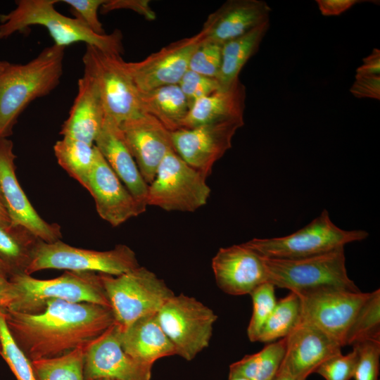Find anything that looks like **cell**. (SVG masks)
Here are the masks:
<instances>
[{"label":"cell","mask_w":380,"mask_h":380,"mask_svg":"<svg viewBox=\"0 0 380 380\" xmlns=\"http://www.w3.org/2000/svg\"><path fill=\"white\" fill-rule=\"evenodd\" d=\"M39 241L23 227L0 226V270L9 278L26 274Z\"/></svg>","instance_id":"obj_27"},{"label":"cell","mask_w":380,"mask_h":380,"mask_svg":"<svg viewBox=\"0 0 380 380\" xmlns=\"http://www.w3.org/2000/svg\"><path fill=\"white\" fill-rule=\"evenodd\" d=\"M94 145L132 195L146 208L148 184L141 176L119 125L104 120Z\"/></svg>","instance_id":"obj_23"},{"label":"cell","mask_w":380,"mask_h":380,"mask_svg":"<svg viewBox=\"0 0 380 380\" xmlns=\"http://www.w3.org/2000/svg\"><path fill=\"white\" fill-rule=\"evenodd\" d=\"M105 119L99 91L94 80L84 73L78 80L77 94L60 134L94 145Z\"/></svg>","instance_id":"obj_22"},{"label":"cell","mask_w":380,"mask_h":380,"mask_svg":"<svg viewBox=\"0 0 380 380\" xmlns=\"http://www.w3.org/2000/svg\"><path fill=\"white\" fill-rule=\"evenodd\" d=\"M178 85L187 99L190 107L198 99L221 88L217 78L207 77L190 70L184 73Z\"/></svg>","instance_id":"obj_39"},{"label":"cell","mask_w":380,"mask_h":380,"mask_svg":"<svg viewBox=\"0 0 380 380\" xmlns=\"http://www.w3.org/2000/svg\"><path fill=\"white\" fill-rule=\"evenodd\" d=\"M355 75H380V51L374 49L372 52L363 58V63L356 70Z\"/></svg>","instance_id":"obj_45"},{"label":"cell","mask_w":380,"mask_h":380,"mask_svg":"<svg viewBox=\"0 0 380 380\" xmlns=\"http://www.w3.org/2000/svg\"><path fill=\"white\" fill-rule=\"evenodd\" d=\"M56 0H18L16 7L0 15V39L25 31L30 26L44 27L54 44L65 48L84 42L103 51L120 55L123 52L122 35L115 30L111 34H97L75 18L65 16L55 8Z\"/></svg>","instance_id":"obj_3"},{"label":"cell","mask_w":380,"mask_h":380,"mask_svg":"<svg viewBox=\"0 0 380 380\" xmlns=\"http://www.w3.org/2000/svg\"><path fill=\"white\" fill-rule=\"evenodd\" d=\"M121 8L131 9L148 20L156 18V13L151 8L149 1L146 0H106L101 7V11L102 13H106Z\"/></svg>","instance_id":"obj_42"},{"label":"cell","mask_w":380,"mask_h":380,"mask_svg":"<svg viewBox=\"0 0 380 380\" xmlns=\"http://www.w3.org/2000/svg\"><path fill=\"white\" fill-rule=\"evenodd\" d=\"M243 125L242 118L179 129L171 132L174 150L208 178L214 164L232 148L233 137Z\"/></svg>","instance_id":"obj_12"},{"label":"cell","mask_w":380,"mask_h":380,"mask_svg":"<svg viewBox=\"0 0 380 380\" xmlns=\"http://www.w3.org/2000/svg\"><path fill=\"white\" fill-rule=\"evenodd\" d=\"M302 300L300 296L291 292L280 299L264 324L258 341L272 343L286 337L301 322Z\"/></svg>","instance_id":"obj_31"},{"label":"cell","mask_w":380,"mask_h":380,"mask_svg":"<svg viewBox=\"0 0 380 380\" xmlns=\"http://www.w3.org/2000/svg\"><path fill=\"white\" fill-rule=\"evenodd\" d=\"M263 260L267 282L298 295L324 288L360 291L348 275L344 246L305 258Z\"/></svg>","instance_id":"obj_5"},{"label":"cell","mask_w":380,"mask_h":380,"mask_svg":"<svg viewBox=\"0 0 380 380\" xmlns=\"http://www.w3.org/2000/svg\"><path fill=\"white\" fill-rule=\"evenodd\" d=\"M0 353L17 380H36L31 361L13 338L0 311Z\"/></svg>","instance_id":"obj_35"},{"label":"cell","mask_w":380,"mask_h":380,"mask_svg":"<svg viewBox=\"0 0 380 380\" xmlns=\"http://www.w3.org/2000/svg\"><path fill=\"white\" fill-rule=\"evenodd\" d=\"M356 98L380 99V75H355L350 89Z\"/></svg>","instance_id":"obj_41"},{"label":"cell","mask_w":380,"mask_h":380,"mask_svg":"<svg viewBox=\"0 0 380 380\" xmlns=\"http://www.w3.org/2000/svg\"><path fill=\"white\" fill-rule=\"evenodd\" d=\"M15 158L12 141L7 138L1 140L0 190L11 224L26 228L46 243L61 240V226L44 220L34 210L23 191L15 174Z\"/></svg>","instance_id":"obj_15"},{"label":"cell","mask_w":380,"mask_h":380,"mask_svg":"<svg viewBox=\"0 0 380 380\" xmlns=\"http://www.w3.org/2000/svg\"><path fill=\"white\" fill-rule=\"evenodd\" d=\"M14 299V290L9 277L0 270V311L8 310Z\"/></svg>","instance_id":"obj_44"},{"label":"cell","mask_w":380,"mask_h":380,"mask_svg":"<svg viewBox=\"0 0 380 380\" xmlns=\"http://www.w3.org/2000/svg\"><path fill=\"white\" fill-rule=\"evenodd\" d=\"M369 295L336 288L300 294L303 319L319 327L343 346L346 331Z\"/></svg>","instance_id":"obj_16"},{"label":"cell","mask_w":380,"mask_h":380,"mask_svg":"<svg viewBox=\"0 0 380 380\" xmlns=\"http://www.w3.org/2000/svg\"><path fill=\"white\" fill-rule=\"evenodd\" d=\"M70 7L75 18L97 34H105L98 12L106 0H63Z\"/></svg>","instance_id":"obj_40"},{"label":"cell","mask_w":380,"mask_h":380,"mask_svg":"<svg viewBox=\"0 0 380 380\" xmlns=\"http://www.w3.org/2000/svg\"><path fill=\"white\" fill-rule=\"evenodd\" d=\"M274 289L272 284L267 281L250 293L253 301V313L247 328V335L252 342L258 341L264 324L277 304Z\"/></svg>","instance_id":"obj_34"},{"label":"cell","mask_w":380,"mask_h":380,"mask_svg":"<svg viewBox=\"0 0 380 380\" xmlns=\"http://www.w3.org/2000/svg\"><path fill=\"white\" fill-rule=\"evenodd\" d=\"M139 266L134 251L124 244L99 251L74 247L61 240L53 243L40 240L26 274L54 269L118 276Z\"/></svg>","instance_id":"obj_9"},{"label":"cell","mask_w":380,"mask_h":380,"mask_svg":"<svg viewBox=\"0 0 380 380\" xmlns=\"http://www.w3.org/2000/svg\"><path fill=\"white\" fill-rule=\"evenodd\" d=\"M205 38V31L202 28L196 34L172 42L142 61L126 62L127 70L139 92L178 84L189 70L193 53Z\"/></svg>","instance_id":"obj_13"},{"label":"cell","mask_w":380,"mask_h":380,"mask_svg":"<svg viewBox=\"0 0 380 380\" xmlns=\"http://www.w3.org/2000/svg\"><path fill=\"white\" fill-rule=\"evenodd\" d=\"M119 127L141 176L149 184L162 160L169 152L175 151L171 132L144 113L122 122Z\"/></svg>","instance_id":"obj_18"},{"label":"cell","mask_w":380,"mask_h":380,"mask_svg":"<svg viewBox=\"0 0 380 380\" xmlns=\"http://www.w3.org/2000/svg\"><path fill=\"white\" fill-rule=\"evenodd\" d=\"M357 362V351L355 347L347 355L337 353L324 360L315 370L325 380H350L354 376Z\"/></svg>","instance_id":"obj_38"},{"label":"cell","mask_w":380,"mask_h":380,"mask_svg":"<svg viewBox=\"0 0 380 380\" xmlns=\"http://www.w3.org/2000/svg\"><path fill=\"white\" fill-rule=\"evenodd\" d=\"M272 380H306V379L293 376L279 369Z\"/></svg>","instance_id":"obj_47"},{"label":"cell","mask_w":380,"mask_h":380,"mask_svg":"<svg viewBox=\"0 0 380 380\" xmlns=\"http://www.w3.org/2000/svg\"><path fill=\"white\" fill-rule=\"evenodd\" d=\"M365 340L380 341V290L369 293L345 334L343 346Z\"/></svg>","instance_id":"obj_32"},{"label":"cell","mask_w":380,"mask_h":380,"mask_svg":"<svg viewBox=\"0 0 380 380\" xmlns=\"http://www.w3.org/2000/svg\"><path fill=\"white\" fill-rule=\"evenodd\" d=\"M156 315L176 355L188 361L208 346L217 318L210 308L183 294L170 298Z\"/></svg>","instance_id":"obj_11"},{"label":"cell","mask_w":380,"mask_h":380,"mask_svg":"<svg viewBox=\"0 0 380 380\" xmlns=\"http://www.w3.org/2000/svg\"><path fill=\"white\" fill-rule=\"evenodd\" d=\"M11 224V222L8 213L4 205L0 202V226H8Z\"/></svg>","instance_id":"obj_46"},{"label":"cell","mask_w":380,"mask_h":380,"mask_svg":"<svg viewBox=\"0 0 380 380\" xmlns=\"http://www.w3.org/2000/svg\"><path fill=\"white\" fill-rule=\"evenodd\" d=\"M229 380H247V379L241 376H233V377H229Z\"/></svg>","instance_id":"obj_49"},{"label":"cell","mask_w":380,"mask_h":380,"mask_svg":"<svg viewBox=\"0 0 380 380\" xmlns=\"http://www.w3.org/2000/svg\"><path fill=\"white\" fill-rule=\"evenodd\" d=\"M64 47L53 44L25 64H9L0 72V141L13 132L18 118L33 100L60 83Z\"/></svg>","instance_id":"obj_2"},{"label":"cell","mask_w":380,"mask_h":380,"mask_svg":"<svg viewBox=\"0 0 380 380\" xmlns=\"http://www.w3.org/2000/svg\"><path fill=\"white\" fill-rule=\"evenodd\" d=\"M207 178L189 165L176 152H169L148 184L146 204L166 211L194 212L210 194Z\"/></svg>","instance_id":"obj_10"},{"label":"cell","mask_w":380,"mask_h":380,"mask_svg":"<svg viewBox=\"0 0 380 380\" xmlns=\"http://www.w3.org/2000/svg\"><path fill=\"white\" fill-rule=\"evenodd\" d=\"M101 277L121 331L138 319L157 313L175 295L163 279L141 266L118 276L101 274Z\"/></svg>","instance_id":"obj_6"},{"label":"cell","mask_w":380,"mask_h":380,"mask_svg":"<svg viewBox=\"0 0 380 380\" xmlns=\"http://www.w3.org/2000/svg\"><path fill=\"white\" fill-rule=\"evenodd\" d=\"M10 280L14 299L7 310L38 314L44 310L49 302L55 300L91 303L110 308L100 273L65 271L51 279L20 274L12 276Z\"/></svg>","instance_id":"obj_4"},{"label":"cell","mask_w":380,"mask_h":380,"mask_svg":"<svg viewBox=\"0 0 380 380\" xmlns=\"http://www.w3.org/2000/svg\"><path fill=\"white\" fill-rule=\"evenodd\" d=\"M99 380H113V379H99Z\"/></svg>","instance_id":"obj_51"},{"label":"cell","mask_w":380,"mask_h":380,"mask_svg":"<svg viewBox=\"0 0 380 380\" xmlns=\"http://www.w3.org/2000/svg\"><path fill=\"white\" fill-rule=\"evenodd\" d=\"M246 87L239 78L194 102L182 124L191 128L213 122L243 118Z\"/></svg>","instance_id":"obj_24"},{"label":"cell","mask_w":380,"mask_h":380,"mask_svg":"<svg viewBox=\"0 0 380 380\" xmlns=\"http://www.w3.org/2000/svg\"><path fill=\"white\" fill-rule=\"evenodd\" d=\"M0 202L4 205L3 198H2V196H1V190H0Z\"/></svg>","instance_id":"obj_50"},{"label":"cell","mask_w":380,"mask_h":380,"mask_svg":"<svg viewBox=\"0 0 380 380\" xmlns=\"http://www.w3.org/2000/svg\"><path fill=\"white\" fill-rule=\"evenodd\" d=\"M286 338V352L279 370L304 379L324 360L341 353L343 347L319 327L303 318Z\"/></svg>","instance_id":"obj_19"},{"label":"cell","mask_w":380,"mask_h":380,"mask_svg":"<svg viewBox=\"0 0 380 380\" xmlns=\"http://www.w3.org/2000/svg\"><path fill=\"white\" fill-rule=\"evenodd\" d=\"M361 1L357 0H316L322 15H338Z\"/></svg>","instance_id":"obj_43"},{"label":"cell","mask_w":380,"mask_h":380,"mask_svg":"<svg viewBox=\"0 0 380 380\" xmlns=\"http://www.w3.org/2000/svg\"><path fill=\"white\" fill-rule=\"evenodd\" d=\"M363 229L346 230L337 227L323 210L304 227L284 236L254 238L245 243L263 258L294 260L323 254L368 236Z\"/></svg>","instance_id":"obj_7"},{"label":"cell","mask_w":380,"mask_h":380,"mask_svg":"<svg viewBox=\"0 0 380 380\" xmlns=\"http://www.w3.org/2000/svg\"><path fill=\"white\" fill-rule=\"evenodd\" d=\"M0 348H1V343H0Z\"/></svg>","instance_id":"obj_52"},{"label":"cell","mask_w":380,"mask_h":380,"mask_svg":"<svg viewBox=\"0 0 380 380\" xmlns=\"http://www.w3.org/2000/svg\"><path fill=\"white\" fill-rule=\"evenodd\" d=\"M222 44L205 39L193 53L189 70L198 74L217 78L222 63Z\"/></svg>","instance_id":"obj_36"},{"label":"cell","mask_w":380,"mask_h":380,"mask_svg":"<svg viewBox=\"0 0 380 380\" xmlns=\"http://www.w3.org/2000/svg\"><path fill=\"white\" fill-rule=\"evenodd\" d=\"M4 315L13 338L30 361L86 346L115 323L109 307L62 300L49 302L38 314L6 310Z\"/></svg>","instance_id":"obj_1"},{"label":"cell","mask_w":380,"mask_h":380,"mask_svg":"<svg viewBox=\"0 0 380 380\" xmlns=\"http://www.w3.org/2000/svg\"><path fill=\"white\" fill-rule=\"evenodd\" d=\"M212 269L218 287L233 296L250 294L267 281L263 258L245 243L220 248L212 259Z\"/></svg>","instance_id":"obj_20"},{"label":"cell","mask_w":380,"mask_h":380,"mask_svg":"<svg viewBox=\"0 0 380 380\" xmlns=\"http://www.w3.org/2000/svg\"><path fill=\"white\" fill-rule=\"evenodd\" d=\"M139 93L144 113L155 118L170 132L182 128L190 105L178 84L162 86Z\"/></svg>","instance_id":"obj_26"},{"label":"cell","mask_w":380,"mask_h":380,"mask_svg":"<svg viewBox=\"0 0 380 380\" xmlns=\"http://www.w3.org/2000/svg\"><path fill=\"white\" fill-rule=\"evenodd\" d=\"M10 63L5 61H0V72L3 71Z\"/></svg>","instance_id":"obj_48"},{"label":"cell","mask_w":380,"mask_h":380,"mask_svg":"<svg viewBox=\"0 0 380 380\" xmlns=\"http://www.w3.org/2000/svg\"><path fill=\"white\" fill-rule=\"evenodd\" d=\"M84 73L98 87L105 119L117 125L144 113L139 93L121 56L87 45L82 56Z\"/></svg>","instance_id":"obj_8"},{"label":"cell","mask_w":380,"mask_h":380,"mask_svg":"<svg viewBox=\"0 0 380 380\" xmlns=\"http://www.w3.org/2000/svg\"><path fill=\"white\" fill-rule=\"evenodd\" d=\"M156 314L138 319L120 334L125 352L150 367L161 357L176 355L175 347L162 329Z\"/></svg>","instance_id":"obj_25"},{"label":"cell","mask_w":380,"mask_h":380,"mask_svg":"<svg viewBox=\"0 0 380 380\" xmlns=\"http://www.w3.org/2000/svg\"><path fill=\"white\" fill-rule=\"evenodd\" d=\"M121 330L114 323L89 343L84 351V380H150L152 367L142 364L123 350Z\"/></svg>","instance_id":"obj_14"},{"label":"cell","mask_w":380,"mask_h":380,"mask_svg":"<svg viewBox=\"0 0 380 380\" xmlns=\"http://www.w3.org/2000/svg\"><path fill=\"white\" fill-rule=\"evenodd\" d=\"M357 351L355 380H378L380 341L365 340L353 345Z\"/></svg>","instance_id":"obj_37"},{"label":"cell","mask_w":380,"mask_h":380,"mask_svg":"<svg viewBox=\"0 0 380 380\" xmlns=\"http://www.w3.org/2000/svg\"><path fill=\"white\" fill-rule=\"evenodd\" d=\"M270 27V20L265 21L248 32L222 44V63L217 77L221 88L229 86L239 78L244 65L258 51Z\"/></svg>","instance_id":"obj_28"},{"label":"cell","mask_w":380,"mask_h":380,"mask_svg":"<svg viewBox=\"0 0 380 380\" xmlns=\"http://www.w3.org/2000/svg\"><path fill=\"white\" fill-rule=\"evenodd\" d=\"M286 338L269 343L260 351L247 355L229 366V377L247 380H272L280 368L285 355Z\"/></svg>","instance_id":"obj_29"},{"label":"cell","mask_w":380,"mask_h":380,"mask_svg":"<svg viewBox=\"0 0 380 380\" xmlns=\"http://www.w3.org/2000/svg\"><path fill=\"white\" fill-rule=\"evenodd\" d=\"M53 151L61 167L87 189L94 160L95 146L63 137L54 144Z\"/></svg>","instance_id":"obj_30"},{"label":"cell","mask_w":380,"mask_h":380,"mask_svg":"<svg viewBox=\"0 0 380 380\" xmlns=\"http://www.w3.org/2000/svg\"><path fill=\"white\" fill-rule=\"evenodd\" d=\"M270 13L265 1H227L205 20V39L223 44L270 20Z\"/></svg>","instance_id":"obj_21"},{"label":"cell","mask_w":380,"mask_h":380,"mask_svg":"<svg viewBox=\"0 0 380 380\" xmlns=\"http://www.w3.org/2000/svg\"><path fill=\"white\" fill-rule=\"evenodd\" d=\"M86 346L59 357L31 361L36 380H84L83 357Z\"/></svg>","instance_id":"obj_33"},{"label":"cell","mask_w":380,"mask_h":380,"mask_svg":"<svg viewBox=\"0 0 380 380\" xmlns=\"http://www.w3.org/2000/svg\"><path fill=\"white\" fill-rule=\"evenodd\" d=\"M86 189L94 200L99 215L113 227H118L146 210L123 184L96 146Z\"/></svg>","instance_id":"obj_17"}]
</instances>
